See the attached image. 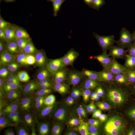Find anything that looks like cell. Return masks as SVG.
Wrapping results in <instances>:
<instances>
[{
	"instance_id": "cell-1",
	"label": "cell",
	"mask_w": 135,
	"mask_h": 135,
	"mask_svg": "<svg viewBox=\"0 0 135 135\" xmlns=\"http://www.w3.org/2000/svg\"><path fill=\"white\" fill-rule=\"evenodd\" d=\"M45 89L46 80L32 72L9 90L17 104L22 120L36 122L48 119Z\"/></svg>"
},
{
	"instance_id": "cell-7",
	"label": "cell",
	"mask_w": 135,
	"mask_h": 135,
	"mask_svg": "<svg viewBox=\"0 0 135 135\" xmlns=\"http://www.w3.org/2000/svg\"><path fill=\"white\" fill-rule=\"evenodd\" d=\"M13 2L20 6H32L42 2L44 0H5Z\"/></svg>"
},
{
	"instance_id": "cell-3",
	"label": "cell",
	"mask_w": 135,
	"mask_h": 135,
	"mask_svg": "<svg viewBox=\"0 0 135 135\" xmlns=\"http://www.w3.org/2000/svg\"><path fill=\"white\" fill-rule=\"evenodd\" d=\"M32 71L14 62L5 53L2 46L0 48V86L11 90Z\"/></svg>"
},
{
	"instance_id": "cell-9",
	"label": "cell",
	"mask_w": 135,
	"mask_h": 135,
	"mask_svg": "<svg viewBox=\"0 0 135 135\" xmlns=\"http://www.w3.org/2000/svg\"><path fill=\"white\" fill-rule=\"evenodd\" d=\"M0 135H11L9 128L3 123L0 125Z\"/></svg>"
},
{
	"instance_id": "cell-5",
	"label": "cell",
	"mask_w": 135,
	"mask_h": 135,
	"mask_svg": "<svg viewBox=\"0 0 135 135\" xmlns=\"http://www.w3.org/2000/svg\"><path fill=\"white\" fill-rule=\"evenodd\" d=\"M0 114L4 117L22 120L14 96L11 91L2 86H0Z\"/></svg>"
},
{
	"instance_id": "cell-4",
	"label": "cell",
	"mask_w": 135,
	"mask_h": 135,
	"mask_svg": "<svg viewBox=\"0 0 135 135\" xmlns=\"http://www.w3.org/2000/svg\"><path fill=\"white\" fill-rule=\"evenodd\" d=\"M50 121L53 135H80L92 123L89 114L60 116Z\"/></svg>"
},
{
	"instance_id": "cell-2",
	"label": "cell",
	"mask_w": 135,
	"mask_h": 135,
	"mask_svg": "<svg viewBox=\"0 0 135 135\" xmlns=\"http://www.w3.org/2000/svg\"><path fill=\"white\" fill-rule=\"evenodd\" d=\"M45 103L50 120L60 116L89 114V106L80 94L63 83L46 80Z\"/></svg>"
},
{
	"instance_id": "cell-8",
	"label": "cell",
	"mask_w": 135,
	"mask_h": 135,
	"mask_svg": "<svg viewBox=\"0 0 135 135\" xmlns=\"http://www.w3.org/2000/svg\"><path fill=\"white\" fill-rule=\"evenodd\" d=\"M80 135H101L98 130L96 126H94L93 124H90L87 126L86 128L83 131L82 133Z\"/></svg>"
},
{
	"instance_id": "cell-6",
	"label": "cell",
	"mask_w": 135,
	"mask_h": 135,
	"mask_svg": "<svg viewBox=\"0 0 135 135\" xmlns=\"http://www.w3.org/2000/svg\"><path fill=\"white\" fill-rule=\"evenodd\" d=\"M23 135H53L50 126L44 124H36L29 126Z\"/></svg>"
}]
</instances>
